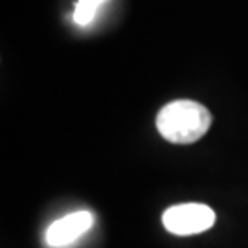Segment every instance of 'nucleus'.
I'll return each mask as SVG.
<instances>
[{"label":"nucleus","mask_w":248,"mask_h":248,"mask_svg":"<svg viewBox=\"0 0 248 248\" xmlns=\"http://www.w3.org/2000/svg\"><path fill=\"white\" fill-rule=\"evenodd\" d=\"M212 114L204 105L191 99H177L164 107L156 116L158 133L171 143H193L208 133Z\"/></svg>","instance_id":"1"},{"label":"nucleus","mask_w":248,"mask_h":248,"mask_svg":"<svg viewBox=\"0 0 248 248\" xmlns=\"http://www.w3.org/2000/svg\"><path fill=\"white\" fill-rule=\"evenodd\" d=\"M164 228L175 235H195L210 230L215 224V212L210 206L187 202L171 206L162 215Z\"/></svg>","instance_id":"2"},{"label":"nucleus","mask_w":248,"mask_h":248,"mask_svg":"<svg viewBox=\"0 0 248 248\" xmlns=\"http://www.w3.org/2000/svg\"><path fill=\"white\" fill-rule=\"evenodd\" d=\"M94 224V215L90 212H74L50 224L46 230V243L53 248L66 247L81 237Z\"/></svg>","instance_id":"3"},{"label":"nucleus","mask_w":248,"mask_h":248,"mask_svg":"<svg viewBox=\"0 0 248 248\" xmlns=\"http://www.w3.org/2000/svg\"><path fill=\"white\" fill-rule=\"evenodd\" d=\"M105 0H78L76 9H74V20L79 26H87L92 22V18L96 15L98 8Z\"/></svg>","instance_id":"4"}]
</instances>
